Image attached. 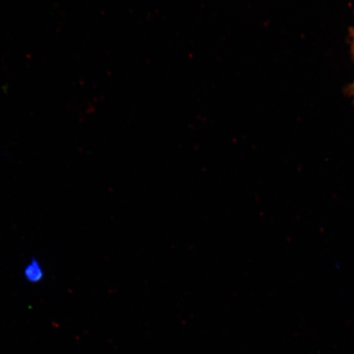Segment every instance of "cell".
Masks as SVG:
<instances>
[{
    "label": "cell",
    "instance_id": "6da1fadb",
    "mask_svg": "<svg viewBox=\"0 0 354 354\" xmlns=\"http://www.w3.org/2000/svg\"><path fill=\"white\" fill-rule=\"evenodd\" d=\"M44 275V273L41 265L39 264L37 259L32 258L24 270L26 280L30 283H38L43 280Z\"/></svg>",
    "mask_w": 354,
    "mask_h": 354
}]
</instances>
